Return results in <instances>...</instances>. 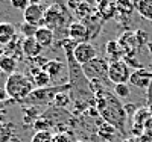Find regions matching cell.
I'll list each match as a JSON object with an SVG mask.
<instances>
[{
	"label": "cell",
	"mask_w": 152,
	"mask_h": 142,
	"mask_svg": "<svg viewBox=\"0 0 152 142\" xmlns=\"http://www.w3.org/2000/svg\"><path fill=\"white\" fill-rule=\"evenodd\" d=\"M94 12H93V6L90 5V3H87V2H84L78 9L75 11V15L79 18V21H84V20H87L90 15H93Z\"/></svg>",
	"instance_id": "obj_23"
},
{
	"label": "cell",
	"mask_w": 152,
	"mask_h": 142,
	"mask_svg": "<svg viewBox=\"0 0 152 142\" xmlns=\"http://www.w3.org/2000/svg\"><path fill=\"white\" fill-rule=\"evenodd\" d=\"M138 142H152V136H149V135H143V136L138 138Z\"/></svg>",
	"instance_id": "obj_39"
},
{
	"label": "cell",
	"mask_w": 152,
	"mask_h": 142,
	"mask_svg": "<svg viewBox=\"0 0 152 142\" xmlns=\"http://www.w3.org/2000/svg\"><path fill=\"white\" fill-rule=\"evenodd\" d=\"M146 107L152 112V82H151L149 88L146 89Z\"/></svg>",
	"instance_id": "obj_35"
},
{
	"label": "cell",
	"mask_w": 152,
	"mask_h": 142,
	"mask_svg": "<svg viewBox=\"0 0 152 142\" xmlns=\"http://www.w3.org/2000/svg\"><path fill=\"white\" fill-rule=\"evenodd\" d=\"M152 82V73L148 71L146 68H142V70H134L131 73V77H129V85L138 88V89H148L149 85Z\"/></svg>",
	"instance_id": "obj_10"
},
{
	"label": "cell",
	"mask_w": 152,
	"mask_h": 142,
	"mask_svg": "<svg viewBox=\"0 0 152 142\" xmlns=\"http://www.w3.org/2000/svg\"><path fill=\"white\" fill-rule=\"evenodd\" d=\"M44 14H46V9H43L41 5H29L23 11V18H24V23L41 27L44 21Z\"/></svg>",
	"instance_id": "obj_9"
},
{
	"label": "cell",
	"mask_w": 152,
	"mask_h": 142,
	"mask_svg": "<svg viewBox=\"0 0 152 142\" xmlns=\"http://www.w3.org/2000/svg\"><path fill=\"white\" fill-rule=\"evenodd\" d=\"M152 117V112L148 109V107H138V110L135 112V115L132 117L134 123L132 124H137V125H143L145 127V123Z\"/></svg>",
	"instance_id": "obj_21"
},
{
	"label": "cell",
	"mask_w": 152,
	"mask_h": 142,
	"mask_svg": "<svg viewBox=\"0 0 152 142\" xmlns=\"http://www.w3.org/2000/svg\"><path fill=\"white\" fill-rule=\"evenodd\" d=\"M123 142H134V141H123Z\"/></svg>",
	"instance_id": "obj_44"
},
{
	"label": "cell",
	"mask_w": 152,
	"mask_h": 142,
	"mask_svg": "<svg viewBox=\"0 0 152 142\" xmlns=\"http://www.w3.org/2000/svg\"><path fill=\"white\" fill-rule=\"evenodd\" d=\"M52 142H73V141L69 136V133H56V135H53Z\"/></svg>",
	"instance_id": "obj_33"
},
{
	"label": "cell",
	"mask_w": 152,
	"mask_h": 142,
	"mask_svg": "<svg viewBox=\"0 0 152 142\" xmlns=\"http://www.w3.org/2000/svg\"><path fill=\"white\" fill-rule=\"evenodd\" d=\"M2 74H3V71H2V70H0V77H2Z\"/></svg>",
	"instance_id": "obj_43"
},
{
	"label": "cell",
	"mask_w": 152,
	"mask_h": 142,
	"mask_svg": "<svg viewBox=\"0 0 152 142\" xmlns=\"http://www.w3.org/2000/svg\"><path fill=\"white\" fill-rule=\"evenodd\" d=\"M105 51H107V56H108V61H120L125 58V53L122 47L119 45V43L116 40L113 41H108L105 44Z\"/></svg>",
	"instance_id": "obj_15"
},
{
	"label": "cell",
	"mask_w": 152,
	"mask_h": 142,
	"mask_svg": "<svg viewBox=\"0 0 152 142\" xmlns=\"http://www.w3.org/2000/svg\"><path fill=\"white\" fill-rule=\"evenodd\" d=\"M125 110H126V115H128V117H134L135 112L138 110V107L135 105H132V103H129V105H125Z\"/></svg>",
	"instance_id": "obj_36"
},
{
	"label": "cell",
	"mask_w": 152,
	"mask_h": 142,
	"mask_svg": "<svg viewBox=\"0 0 152 142\" xmlns=\"http://www.w3.org/2000/svg\"><path fill=\"white\" fill-rule=\"evenodd\" d=\"M135 9L145 20L152 21V0H140Z\"/></svg>",
	"instance_id": "obj_18"
},
{
	"label": "cell",
	"mask_w": 152,
	"mask_h": 142,
	"mask_svg": "<svg viewBox=\"0 0 152 142\" xmlns=\"http://www.w3.org/2000/svg\"><path fill=\"white\" fill-rule=\"evenodd\" d=\"M70 95H67V92H59L56 97H55V101H53V105L55 107H66L69 103H70Z\"/></svg>",
	"instance_id": "obj_29"
},
{
	"label": "cell",
	"mask_w": 152,
	"mask_h": 142,
	"mask_svg": "<svg viewBox=\"0 0 152 142\" xmlns=\"http://www.w3.org/2000/svg\"><path fill=\"white\" fill-rule=\"evenodd\" d=\"M21 50H23V55L29 58V59H35L41 55L43 47L40 45L35 38H24L23 43H21Z\"/></svg>",
	"instance_id": "obj_12"
},
{
	"label": "cell",
	"mask_w": 152,
	"mask_h": 142,
	"mask_svg": "<svg viewBox=\"0 0 152 142\" xmlns=\"http://www.w3.org/2000/svg\"><path fill=\"white\" fill-rule=\"evenodd\" d=\"M96 109L99 112V117L107 124L113 125L117 132L125 133V124L128 120V115L125 110V105H122L120 98L110 92L107 89L96 94Z\"/></svg>",
	"instance_id": "obj_1"
},
{
	"label": "cell",
	"mask_w": 152,
	"mask_h": 142,
	"mask_svg": "<svg viewBox=\"0 0 152 142\" xmlns=\"http://www.w3.org/2000/svg\"><path fill=\"white\" fill-rule=\"evenodd\" d=\"M116 133H117L116 128H114L113 125H110V124H107V123H104V125L99 127V136L104 138L108 142H111L114 138H116Z\"/></svg>",
	"instance_id": "obj_24"
},
{
	"label": "cell",
	"mask_w": 152,
	"mask_h": 142,
	"mask_svg": "<svg viewBox=\"0 0 152 142\" xmlns=\"http://www.w3.org/2000/svg\"><path fill=\"white\" fill-rule=\"evenodd\" d=\"M14 135V125L9 123H0V142H9Z\"/></svg>",
	"instance_id": "obj_22"
},
{
	"label": "cell",
	"mask_w": 152,
	"mask_h": 142,
	"mask_svg": "<svg viewBox=\"0 0 152 142\" xmlns=\"http://www.w3.org/2000/svg\"><path fill=\"white\" fill-rule=\"evenodd\" d=\"M114 95H116L117 98H126L129 97L131 91H129V86L128 83H119V85H114Z\"/></svg>",
	"instance_id": "obj_26"
},
{
	"label": "cell",
	"mask_w": 152,
	"mask_h": 142,
	"mask_svg": "<svg viewBox=\"0 0 152 142\" xmlns=\"http://www.w3.org/2000/svg\"><path fill=\"white\" fill-rule=\"evenodd\" d=\"M123 61H125L126 63H128V67H129V68H131V67H132V68H135V70H142V68H143V65H142V63L138 62V61H137V59H135L134 56L125 58Z\"/></svg>",
	"instance_id": "obj_32"
},
{
	"label": "cell",
	"mask_w": 152,
	"mask_h": 142,
	"mask_svg": "<svg viewBox=\"0 0 152 142\" xmlns=\"http://www.w3.org/2000/svg\"><path fill=\"white\" fill-rule=\"evenodd\" d=\"M14 38H15V26L12 23H8V21L0 23V43L3 45H6Z\"/></svg>",
	"instance_id": "obj_14"
},
{
	"label": "cell",
	"mask_w": 152,
	"mask_h": 142,
	"mask_svg": "<svg viewBox=\"0 0 152 142\" xmlns=\"http://www.w3.org/2000/svg\"><path fill=\"white\" fill-rule=\"evenodd\" d=\"M9 2H11V6L14 9H21V11H24L31 5L29 0H9Z\"/></svg>",
	"instance_id": "obj_30"
},
{
	"label": "cell",
	"mask_w": 152,
	"mask_h": 142,
	"mask_svg": "<svg viewBox=\"0 0 152 142\" xmlns=\"http://www.w3.org/2000/svg\"><path fill=\"white\" fill-rule=\"evenodd\" d=\"M69 14H70V12L67 11V6L55 2L53 5H50L46 9L43 26H44V27L52 29V30L59 29V27H62V26L69 21V18H70Z\"/></svg>",
	"instance_id": "obj_5"
},
{
	"label": "cell",
	"mask_w": 152,
	"mask_h": 142,
	"mask_svg": "<svg viewBox=\"0 0 152 142\" xmlns=\"http://www.w3.org/2000/svg\"><path fill=\"white\" fill-rule=\"evenodd\" d=\"M72 91V85L70 82L64 83V85H56V86H47V88H35L34 91L24 98L23 105H28V106H44L49 105V103H53L55 97L59 92H67Z\"/></svg>",
	"instance_id": "obj_3"
},
{
	"label": "cell",
	"mask_w": 152,
	"mask_h": 142,
	"mask_svg": "<svg viewBox=\"0 0 152 142\" xmlns=\"http://www.w3.org/2000/svg\"><path fill=\"white\" fill-rule=\"evenodd\" d=\"M131 68L128 67L123 59L120 61H110V68H108V80L113 85L119 83H129L131 77Z\"/></svg>",
	"instance_id": "obj_6"
},
{
	"label": "cell",
	"mask_w": 152,
	"mask_h": 142,
	"mask_svg": "<svg viewBox=\"0 0 152 142\" xmlns=\"http://www.w3.org/2000/svg\"><path fill=\"white\" fill-rule=\"evenodd\" d=\"M15 68H17V61L14 58H11L8 55H3L0 58V70L3 71V74H14L15 73Z\"/></svg>",
	"instance_id": "obj_16"
},
{
	"label": "cell",
	"mask_w": 152,
	"mask_h": 142,
	"mask_svg": "<svg viewBox=\"0 0 152 142\" xmlns=\"http://www.w3.org/2000/svg\"><path fill=\"white\" fill-rule=\"evenodd\" d=\"M6 98H9V97H8V92H6V89L3 86V88H0V101H3Z\"/></svg>",
	"instance_id": "obj_38"
},
{
	"label": "cell",
	"mask_w": 152,
	"mask_h": 142,
	"mask_svg": "<svg viewBox=\"0 0 152 142\" xmlns=\"http://www.w3.org/2000/svg\"><path fill=\"white\" fill-rule=\"evenodd\" d=\"M110 61L105 58H94L82 67V73L88 82H107L108 80Z\"/></svg>",
	"instance_id": "obj_4"
},
{
	"label": "cell",
	"mask_w": 152,
	"mask_h": 142,
	"mask_svg": "<svg viewBox=\"0 0 152 142\" xmlns=\"http://www.w3.org/2000/svg\"><path fill=\"white\" fill-rule=\"evenodd\" d=\"M5 89L9 98L15 101H23L35 89V85H34V80H31L26 74L15 71L14 74L8 76V79L5 82Z\"/></svg>",
	"instance_id": "obj_2"
},
{
	"label": "cell",
	"mask_w": 152,
	"mask_h": 142,
	"mask_svg": "<svg viewBox=\"0 0 152 142\" xmlns=\"http://www.w3.org/2000/svg\"><path fill=\"white\" fill-rule=\"evenodd\" d=\"M64 63H62L61 61H49V63L46 65L44 71H47V74L52 77V80L56 79V77H59L62 74V71H64Z\"/></svg>",
	"instance_id": "obj_17"
},
{
	"label": "cell",
	"mask_w": 152,
	"mask_h": 142,
	"mask_svg": "<svg viewBox=\"0 0 152 142\" xmlns=\"http://www.w3.org/2000/svg\"><path fill=\"white\" fill-rule=\"evenodd\" d=\"M37 30H38V26H34V24H29V23H23L20 26V32L24 38H35Z\"/></svg>",
	"instance_id": "obj_25"
},
{
	"label": "cell",
	"mask_w": 152,
	"mask_h": 142,
	"mask_svg": "<svg viewBox=\"0 0 152 142\" xmlns=\"http://www.w3.org/2000/svg\"><path fill=\"white\" fill-rule=\"evenodd\" d=\"M85 2V0H67V8L70 9V11H76V9H78L82 3Z\"/></svg>",
	"instance_id": "obj_34"
},
{
	"label": "cell",
	"mask_w": 152,
	"mask_h": 142,
	"mask_svg": "<svg viewBox=\"0 0 152 142\" xmlns=\"http://www.w3.org/2000/svg\"><path fill=\"white\" fill-rule=\"evenodd\" d=\"M35 40L40 43V45H41L43 48H44V47H50V45L53 44V41H55V32H53L52 29L41 26V27H38V30H37Z\"/></svg>",
	"instance_id": "obj_13"
},
{
	"label": "cell",
	"mask_w": 152,
	"mask_h": 142,
	"mask_svg": "<svg viewBox=\"0 0 152 142\" xmlns=\"http://www.w3.org/2000/svg\"><path fill=\"white\" fill-rule=\"evenodd\" d=\"M116 8H117V12H120L122 15L128 17L135 9V3L132 2V0H116Z\"/></svg>",
	"instance_id": "obj_19"
},
{
	"label": "cell",
	"mask_w": 152,
	"mask_h": 142,
	"mask_svg": "<svg viewBox=\"0 0 152 142\" xmlns=\"http://www.w3.org/2000/svg\"><path fill=\"white\" fill-rule=\"evenodd\" d=\"M135 40H137V45L140 48L146 41H148V33L145 30H135Z\"/></svg>",
	"instance_id": "obj_31"
},
{
	"label": "cell",
	"mask_w": 152,
	"mask_h": 142,
	"mask_svg": "<svg viewBox=\"0 0 152 142\" xmlns=\"http://www.w3.org/2000/svg\"><path fill=\"white\" fill-rule=\"evenodd\" d=\"M67 36H69V40H72L76 44L88 43V40H90L88 29H87V26L82 21H73V23H70L69 27H67Z\"/></svg>",
	"instance_id": "obj_8"
},
{
	"label": "cell",
	"mask_w": 152,
	"mask_h": 142,
	"mask_svg": "<svg viewBox=\"0 0 152 142\" xmlns=\"http://www.w3.org/2000/svg\"><path fill=\"white\" fill-rule=\"evenodd\" d=\"M96 12L102 18V21H108V20L114 18L116 17V12H117L116 2H111V0H97Z\"/></svg>",
	"instance_id": "obj_11"
},
{
	"label": "cell",
	"mask_w": 152,
	"mask_h": 142,
	"mask_svg": "<svg viewBox=\"0 0 152 142\" xmlns=\"http://www.w3.org/2000/svg\"><path fill=\"white\" fill-rule=\"evenodd\" d=\"M5 55V45L2 44V43H0V58H2Z\"/></svg>",
	"instance_id": "obj_40"
},
{
	"label": "cell",
	"mask_w": 152,
	"mask_h": 142,
	"mask_svg": "<svg viewBox=\"0 0 152 142\" xmlns=\"http://www.w3.org/2000/svg\"><path fill=\"white\" fill-rule=\"evenodd\" d=\"M148 48H149V53L152 55V43H148Z\"/></svg>",
	"instance_id": "obj_42"
},
{
	"label": "cell",
	"mask_w": 152,
	"mask_h": 142,
	"mask_svg": "<svg viewBox=\"0 0 152 142\" xmlns=\"http://www.w3.org/2000/svg\"><path fill=\"white\" fill-rule=\"evenodd\" d=\"M73 56H75V61L81 67H84L85 63L91 62L94 58H97V50L90 43H79V44H76L73 50Z\"/></svg>",
	"instance_id": "obj_7"
},
{
	"label": "cell",
	"mask_w": 152,
	"mask_h": 142,
	"mask_svg": "<svg viewBox=\"0 0 152 142\" xmlns=\"http://www.w3.org/2000/svg\"><path fill=\"white\" fill-rule=\"evenodd\" d=\"M50 127H52V123L49 120H44V118L37 120L35 124H34L35 132H50Z\"/></svg>",
	"instance_id": "obj_28"
},
{
	"label": "cell",
	"mask_w": 152,
	"mask_h": 142,
	"mask_svg": "<svg viewBox=\"0 0 152 142\" xmlns=\"http://www.w3.org/2000/svg\"><path fill=\"white\" fill-rule=\"evenodd\" d=\"M145 135H149L152 136V117L145 123Z\"/></svg>",
	"instance_id": "obj_37"
},
{
	"label": "cell",
	"mask_w": 152,
	"mask_h": 142,
	"mask_svg": "<svg viewBox=\"0 0 152 142\" xmlns=\"http://www.w3.org/2000/svg\"><path fill=\"white\" fill-rule=\"evenodd\" d=\"M32 80H34V85L37 88H47V85L52 82V77L47 74V71L41 70V71H38L37 74H34Z\"/></svg>",
	"instance_id": "obj_20"
},
{
	"label": "cell",
	"mask_w": 152,
	"mask_h": 142,
	"mask_svg": "<svg viewBox=\"0 0 152 142\" xmlns=\"http://www.w3.org/2000/svg\"><path fill=\"white\" fill-rule=\"evenodd\" d=\"M52 141H53L52 132H35L31 142H52Z\"/></svg>",
	"instance_id": "obj_27"
},
{
	"label": "cell",
	"mask_w": 152,
	"mask_h": 142,
	"mask_svg": "<svg viewBox=\"0 0 152 142\" xmlns=\"http://www.w3.org/2000/svg\"><path fill=\"white\" fill-rule=\"evenodd\" d=\"M85 2H87V3H90L91 6H93V5H97V0H85Z\"/></svg>",
	"instance_id": "obj_41"
}]
</instances>
